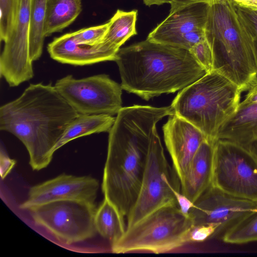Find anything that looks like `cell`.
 <instances>
[{
    "instance_id": "6da1fadb",
    "label": "cell",
    "mask_w": 257,
    "mask_h": 257,
    "mask_svg": "<svg viewBox=\"0 0 257 257\" xmlns=\"http://www.w3.org/2000/svg\"><path fill=\"white\" fill-rule=\"evenodd\" d=\"M169 114L167 106L122 107L108 132L102 191L123 218L132 211L139 195L156 125Z\"/></svg>"
},
{
    "instance_id": "7a4b0ae2",
    "label": "cell",
    "mask_w": 257,
    "mask_h": 257,
    "mask_svg": "<svg viewBox=\"0 0 257 257\" xmlns=\"http://www.w3.org/2000/svg\"><path fill=\"white\" fill-rule=\"evenodd\" d=\"M78 114L51 83L30 84L0 107V130L22 142L32 170L40 171L49 165L57 144Z\"/></svg>"
},
{
    "instance_id": "3957f363",
    "label": "cell",
    "mask_w": 257,
    "mask_h": 257,
    "mask_svg": "<svg viewBox=\"0 0 257 257\" xmlns=\"http://www.w3.org/2000/svg\"><path fill=\"white\" fill-rule=\"evenodd\" d=\"M115 61L122 89L146 100L182 90L207 73L188 50L148 39L119 49Z\"/></svg>"
},
{
    "instance_id": "277c9868",
    "label": "cell",
    "mask_w": 257,
    "mask_h": 257,
    "mask_svg": "<svg viewBox=\"0 0 257 257\" xmlns=\"http://www.w3.org/2000/svg\"><path fill=\"white\" fill-rule=\"evenodd\" d=\"M205 32L212 52L213 70L246 91L257 80L256 53L232 2L209 5Z\"/></svg>"
},
{
    "instance_id": "5b68a950",
    "label": "cell",
    "mask_w": 257,
    "mask_h": 257,
    "mask_svg": "<svg viewBox=\"0 0 257 257\" xmlns=\"http://www.w3.org/2000/svg\"><path fill=\"white\" fill-rule=\"evenodd\" d=\"M242 90L212 70L182 89L171 104L174 114L189 122L215 142L221 125L236 110Z\"/></svg>"
},
{
    "instance_id": "8992f818",
    "label": "cell",
    "mask_w": 257,
    "mask_h": 257,
    "mask_svg": "<svg viewBox=\"0 0 257 257\" xmlns=\"http://www.w3.org/2000/svg\"><path fill=\"white\" fill-rule=\"evenodd\" d=\"M193 226L190 216L185 215L178 206H165L126 228L122 237L111 245V250L115 253L169 252L188 242Z\"/></svg>"
},
{
    "instance_id": "52a82bcc",
    "label": "cell",
    "mask_w": 257,
    "mask_h": 257,
    "mask_svg": "<svg viewBox=\"0 0 257 257\" xmlns=\"http://www.w3.org/2000/svg\"><path fill=\"white\" fill-rule=\"evenodd\" d=\"M165 157L156 128L150 142L144 176L136 202L127 216L126 228L132 226L157 210L178 206L172 190L180 183Z\"/></svg>"
},
{
    "instance_id": "ba28073f",
    "label": "cell",
    "mask_w": 257,
    "mask_h": 257,
    "mask_svg": "<svg viewBox=\"0 0 257 257\" xmlns=\"http://www.w3.org/2000/svg\"><path fill=\"white\" fill-rule=\"evenodd\" d=\"M211 184L230 195L257 202V160L247 148L217 140Z\"/></svg>"
},
{
    "instance_id": "9c48e42d",
    "label": "cell",
    "mask_w": 257,
    "mask_h": 257,
    "mask_svg": "<svg viewBox=\"0 0 257 257\" xmlns=\"http://www.w3.org/2000/svg\"><path fill=\"white\" fill-rule=\"evenodd\" d=\"M95 203L72 200H57L32 207L29 210L37 224L49 230L66 244L84 241L97 232Z\"/></svg>"
},
{
    "instance_id": "30bf717a",
    "label": "cell",
    "mask_w": 257,
    "mask_h": 257,
    "mask_svg": "<svg viewBox=\"0 0 257 257\" xmlns=\"http://www.w3.org/2000/svg\"><path fill=\"white\" fill-rule=\"evenodd\" d=\"M54 86L79 114L113 115L122 107L121 84L106 74L81 79L68 75Z\"/></svg>"
},
{
    "instance_id": "8fae6325",
    "label": "cell",
    "mask_w": 257,
    "mask_h": 257,
    "mask_svg": "<svg viewBox=\"0 0 257 257\" xmlns=\"http://www.w3.org/2000/svg\"><path fill=\"white\" fill-rule=\"evenodd\" d=\"M31 0H14L10 24L0 56V74L11 87L32 79L29 53Z\"/></svg>"
},
{
    "instance_id": "7c38bea8",
    "label": "cell",
    "mask_w": 257,
    "mask_h": 257,
    "mask_svg": "<svg viewBox=\"0 0 257 257\" xmlns=\"http://www.w3.org/2000/svg\"><path fill=\"white\" fill-rule=\"evenodd\" d=\"M257 209V202L230 195L212 184L194 202L189 216L194 225H218L215 234L222 235L248 214Z\"/></svg>"
},
{
    "instance_id": "4fadbf2b",
    "label": "cell",
    "mask_w": 257,
    "mask_h": 257,
    "mask_svg": "<svg viewBox=\"0 0 257 257\" xmlns=\"http://www.w3.org/2000/svg\"><path fill=\"white\" fill-rule=\"evenodd\" d=\"M99 182L89 176L62 174L30 188L28 198L20 208L29 210L48 202L72 200L95 203Z\"/></svg>"
},
{
    "instance_id": "5bb4252c",
    "label": "cell",
    "mask_w": 257,
    "mask_h": 257,
    "mask_svg": "<svg viewBox=\"0 0 257 257\" xmlns=\"http://www.w3.org/2000/svg\"><path fill=\"white\" fill-rule=\"evenodd\" d=\"M163 130L173 170L181 184L195 154L206 139L196 127L176 114L170 115Z\"/></svg>"
},
{
    "instance_id": "9a60e30c",
    "label": "cell",
    "mask_w": 257,
    "mask_h": 257,
    "mask_svg": "<svg viewBox=\"0 0 257 257\" xmlns=\"http://www.w3.org/2000/svg\"><path fill=\"white\" fill-rule=\"evenodd\" d=\"M209 5L193 3L170 13L168 16L151 31L148 40L175 46L182 35L199 29H205Z\"/></svg>"
},
{
    "instance_id": "2e32d148",
    "label": "cell",
    "mask_w": 257,
    "mask_h": 257,
    "mask_svg": "<svg viewBox=\"0 0 257 257\" xmlns=\"http://www.w3.org/2000/svg\"><path fill=\"white\" fill-rule=\"evenodd\" d=\"M47 48L53 59L61 63L78 66L115 61L118 52L102 42L95 46L78 44L71 32L55 38Z\"/></svg>"
},
{
    "instance_id": "e0dca14e",
    "label": "cell",
    "mask_w": 257,
    "mask_h": 257,
    "mask_svg": "<svg viewBox=\"0 0 257 257\" xmlns=\"http://www.w3.org/2000/svg\"><path fill=\"white\" fill-rule=\"evenodd\" d=\"M214 143L208 139L202 143L180 184L181 192L194 203L212 183Z\"/></svg>"
},
{
    "instance_id": "ac0fdd59",
    "label": "cell",
    "mask_w": 257,
    "mask_h": 257,
    "mask_svg": "<svg viewBox=\"0 0 257 257\" xmlns=\"http://www.w3.org/2000/svg\"><path fill=\"white\" fill-rule=\"evenodd\" d=\"M218 139L234 142L245 147L257 140V102L242 103L221 125L216 136Z\"/></svg>"
},
{
    "instance_id": "d6986e66",
    "label": "cell",
    "mask_w": 257,
    "mask_h": 257,
    "mask_svg": "<svg viewBox=\"0 0 257 257\" xmlns=\"http://www.w3.org/2000/svg\"><path fill=\"white\" fill-rule=\"evenodd\" d=\"M82 0H47L44 22L46 37L62 32L73 23L82 11Z\"/></svg>"
},
{
    "instance_id": "ffe728a7",
    "label": "cell",
    "mask_w": 257,
    "mask_h": 257,
    "mask_svg": "<svg viewBox=\"0 0 257 257\" xmlns=\"http://www.w3.org/2000/svg\"><path fill=\"white\" fill-rule=\"evenodd\" d=\"M115 117L108 114H79L70 123L57 144L55 151L78 138L102 132H109Z\"/></svg>"
},
{
    "instance_id": "44dd1931",
    "label": "cell",
    "mask_w": 257,
    "mask_h": 257,
    "mask_svg": "<svg viewBox=\"0 0 257 257\" xmlns=\"http://www.w3.org/2000/svg\"><path fill=\"white\" fill-rule=\"evenodd\" d=\"M94 223L97 232L108 240L111 245L122 237L126 228L124 218L117 208L105 198L97 208Z\"/></svg>"
},
{
    "instance_id": "7402d4cb",
    "label": "cell",
    "mask_w": 257,
    "mask_h": 257,
    "mask_svg": "<svg viewBox=\"0 0 257 257\" xmlns=\"http://www.w3.org/2000/svg\"><path fill=\"white\" fill-rule=\"evenodd\" d=\"M137 16V10L129 12L117 10L108 21V29L102 43L118 51L125 41L137 34L136 28Z\"/></svg>"
},
{
    "instance_id": "603a6c76",
    "label": "cell",
    "mask_w": 257,
    "mask_h": 257,
    "mask_svg": "<svg viewBox=\"0 0 257 257\" xmlns=\"http://www.w3.org/2000/svg\"><path fill=\"white\" fill-rule=\"evenodd\" d=\"M47 0H31L29 53L31 60H38L43 53L45 37L44 22Z\"/></svg>"
},
{
    "instance_id": "cb8c5ba5",
    "label": "cell",
    "mask_w": 257,
    "mask_h": 257,
    "mask_svg": "<svg viewBox=\"0 0 257 257\" xmlns=\"http://www.w3.org/2000/svg\"><path fill=\"white\" fill-rule=\"evenodd\" d=\"M221 239L224 242L231 244L257 241V209L226 230Z\"/></svg>"
},
{
    "instance_id": "d4e9b609",
    "label": "cell",
    "mask_w": 257,
    "mask_h": 257,
    "mask_svg": "<svg viewBox=\"0 0 257 257\" xmlns=\"http://www.w3.org/2000/svg\"><path fill=\"white\" fill-rule=\"evenodd\" d=\"M109 22L83 28L71 32L74 40L79 44L95 46L101 43L108 29Z\"/></svg>"
},
{
    "instance_id": "484cf974",
    "label": "cell",
    "mask_w": 257,
    "mask_h": 257,
    "mask_svg": "<svg viewBox=\"0 0 257 257\" xmlns=\"http://www.w3.org/2000/svg\"><path fill=\"white\" fill-rule=\"evenodd\" d=\"M233 4L240 20L252 39L257 56V9Z\"/></svg>"
},
{
    "instance_id": "4316f807",
    "label": "cell",
    "mask_w": 257,
    "mask_h": 257,
    "mask_svg": "<svg viewBox=\"0 0 257 257\" xmlns=\"http://www.w3.org/2000/svg\"><path fill=\"white\" fill-rule=\"evenodd\" d=\"M189 51L207 72L213 70L212 52L206 39L196 44Z\"/></svg>"
},
{
    "instance_id": "83f0119b",
    "label": "cell",
    "mask_w": 257,
    "mask_h": 257,
    "mask_svg": "<svg viewBox=\"0 0 257 257\" xmlns=\"http://www.w3.org/2000/svg\"><path fill=\"white\" fill-rule=\"evenodd\" d=\"M219 226L214 223L194 225L188 235V242H199L214 236Z\"/></svg>"
},
{
    "instance_id": "f1b7e54d",
    "label": "cell",
    "mask_w": 257,
    "mask_h": 257,
    "mask_svg": "<svg viewBox=\"0 0 257 257\" xmlns=\"http://www.w3.org/2000/svg\"><path fill=\"white\" fill-rule=\"evenodd\" d=\"M205 39V29H196L182 35L175 47L189 51L194 46Z\"/></svg>"
},
{
    "instance_id": "f546056e",
    "label": "cell",
    "mask_w": 257,
    "mask_h": 257,
    "mask_svg": "<svg viewBox=\"0 0 257 257\" xmlns=\"http://www.w3.org/2000/svg\"><path fill=\"white\" fill-rule=\"evenodd\" d=\"M172 190L181 211L185 215L189 216V212L194 206V203L181 192H180L179 189L178 188L172 186Z\"/></svg>"
},
{
    "instance_id": "4dcf8cb0",
    "label": "cell",
    "mask_w": 257,
    "mask_h": 257,
    "mask_svg": "<svg viewBox=\"0 0 257 257\" xmlns=\"http://www.w3.org/2000/svg\"><path fill=\"white\" fill-rule=\"evenodd\" d=\"M15 160L10 158L1 149L0 154V173L2 179H4L16 164Z\"/></svg>"
},
{
    "instance_id": "1f68e13d",
    "label": "cell",
    "mask_w": 257,
    "mask_h": 257,
    "mask_svg": "<svg viewBox=\"0 0 257 257\" xmlns=\"http://www.w3.org/2000/svg\"><path fill=\"white\" fill-rule=\"evenodd\" d=\"M225 0H172L170 3L171 6L170 13H172L181 7L187 5L196 3H205L208 5L219 3Z\"/></svg>"
},
{
    "instance_id": "d6a6232c",
    "label": "cell",
    "mask_w": 257,
    "mask_h": 257,
    "mask_svg": "<svg viewBox=\"0 0 257 257\" xmlns=\"http://www.w3.org/2000/svg\"><path fill=\"white\" fill-rule=\"evenodd\" d=\"M244 99L241 101L242 103L257 102V80L247 89Z\"/></svg>"
},
{
    "instance_id": "836d02e7",
    "label": "cell",
    "mask_w": 257,
    "mask_h": 257,
    "mask_svg": "<svg viewBox=\"0 0 257 257\" xmlns=\"http://www.w3.org/2000/svg\"><path fill=\"white\" fill-rule=\"evenodd\" d=\"M144 3L147 6L152 5H161L165 3L170 4L172 0H143Z\"/></svg>"
},
{
    "instance_id": "e575fe53",
    "label": "cell",
    "mask_w": 257,
    "mask_h": 257,
    "mask_svg": "<svg viewBox=\"0 0 257 257\" xmlns=\"http://www.w3.org/2000/svg\"><path fill=\"white\" fill-rule=\"evenodd\" d=\"M246 148L248 149L257 160V140L251 142L246 146Z\"/></svg>"
},
{
    "instance_id": "d590c367",
    "label": "cell",
    "mask_w": 257,
    "mask_h": 257,
    "mask_svg": "<svg viewBox=\"0 0 257 257\" xmlns=\"http://www.w3.org/2000/svg\"><path fill=\"white\" fill-rule=\"evenodd\" d=\"M245 6L257 9V0H250Z\"/></svg>"
},
{
    "instance_id": "8d00e7d4",
    "label": "cell",
    "mask_w": 257,
    "mask_h": 257,
    "mask_svg": "<svg viewBox=\"0 0 257 257\" xmlns=\"http://www.w3.org/2000/svg\"><path fill=\"white\" fill-rule=\"evenodd\" d=\"M229 1H231L234 3H236L237 4L245 6L250 0H229Z\"/></svg>"
}]
</instances>
